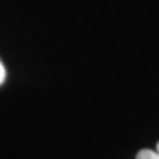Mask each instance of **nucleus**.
I'll use <instances>...</instances> for the list:
<instances>
[{"mask_svg": "<svg viewBox=\"0 0 159 159\" xmlns=\"http://www.w3.org/2000/svg\"><path fill=\"white\" fill-rule=\"evenodd\" d=\"M136 159H159V142H157V145H156V150L143 148V150L138 152Z\"/></svg>", "mask_w": 159, "mask_h": 159, "instance_id": "nucleus-1", "label": "nucleus"}, {"mask_svg": "<svg viewBox=\"0 0 159 159\" xmlns=\"http://www.w3.org/2000/svg\"><path fill=\"white\" fill-rule=\"evenodd\" d=\"M4 80H6V67H4V64L0 60V85L4 83Z\"/></svg>", "mask_w": 159, "mask_h": 159, "instance_id": "nucleus-2", "label": "nucleus"}]
</instances>
